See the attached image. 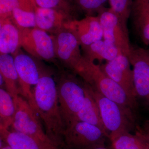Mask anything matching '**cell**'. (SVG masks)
<instances>
[{"label":"cell","mask_w":149,"mask_h":149,"mask_svg":"<svg viewBox=\"0 0 149 149\" xmlns=\"http://www.w3.org/2000/svg\"><path fill=\"white\" fill-rule=\"evenodd\" d=\"M14 100L15 115L9 129L29 135L43 142L54 144L43 129L37 112L27 100L21 95L17 96Z\"/></svg>","instance_id":"8992f818"},{"label":"cell","mask_w":149,"mask_h":149,"mask_svg":"<svg viewBox=\"0 0 149 149\" xmlns=\"http://www.w3.org/2000/svg\"><path fill=\"white\" fill-rule=\"evenodd\" d=\"M35 4L40 7L52 8L60 11L76 19L78 12L72 0H33Z\"/></svg>","instance_id":"603a6c76"},{"label":"cell","mask_w":149,"mask_h":149,"mask_svg":"<svg viewBox=\"0 0 149 149\" xmlns=\"http://www.w3.org/2000/svg\"><path fill=\"white\" fill-rule=\"evenodd\" d=\"M65 28L74 35L81 47L103 39L102 29L97 15H86L81 19L71 20Z\"/></svg>","instance_id":"4fadbf2b"},{"label":"cell","mask_w":149,"mask_h":149,"mask_svg":"<svg viewBox=\"0 0 149 149\" xmlns=\"http://www.w3.org/2000/svg\"><path fill=\"white\" fill-rule=\"evenodd\" d=\"M37 114L48 138L61 148L65 127L59 105L56 80L52 70L40 64V77L33 91Z\"/></svg>","instance_id":"6da1fadb"},{"label":"cell","mask_w":149,"mask_h":149,"mask_svg":"<svg viewBox=\"0 0 149 149\" xmlns=\"http://www.w3.org/2000/svg\"><path fill=\"white\" fill-rule=\"evenodd\" d=\"M1 148L0 149H13L8 145L5 143L3 141L1 140Z\"/></svg>","instance_id":"f1b7e54d"},{"label":"cell","mask_w":149,"mask_h":149,"mask_svg":"<svg viewBox=\"0 0 149 149\" xmlns=\"http://www.w3.org/2000/svg\"><path fill=\"white\" fill-rule=\"evenodd\" d=\"M110 9L127 24L131 15L133 0H108Z\"/></svg>","instance_id":"d4e9b609"},{"label":"cell","mask_w":149,"mask_h":149,"mask_svg":"<svg viewBox=\"0 0 149 149\" xmlns=\"http://www.w3.org/2000/svg\"><path fill=\"white\" fill-rule=\"evenodd\" d=\"M18 74L22 96L36 111L33 91L40 77V64L35 59L22 52L20 49L13 55Z\"/></svg>","instance_id":"9c48e42d"},{"label":"cell","mask_w":149,"mask_h":149,"mask_svg":"<svg viewBox=\"0 0 149 149\" xmlns=\"http://www.w3.org/2000/svg\"><path fill=\"white\" fill-rule=\"evenodd\" d=\"M11 18L19 29L37 27L35 4L33 6L15 9L13 12Z\"/></svg>","instance_id":"cb8c5ba5"},{"label":"cell","mask_w":149,"mask_h":149,"mask_svg":"<svg viewBox=\"0 0 149 149\" xmlns=\"http://www.w3.org/2000/svg\"><path fill=\"white\" fill-rule=\"evenodd\" d=\"M100 65L102 70L108 76L120 85L131 99L138 102L134 87L133 69H131L128 57L120 54L112 60Z\"/></svg>","instance_id":"7c38bea8"},{"label":"cell","mask_w":149,"mask_h":149,"mask_svg":"<svg viewBox=\"0 0 149 149\" xmlns=\"http://www.w3.org/2000/svg\"><path fill=\"white\" fill-rule=\"evenodd\" d=\"M15 105L13 97L3 88H0V128L9 129L13 122Z\"/></svg>","instance_id":"44dd1931"},{"label":"cell","mask_w":149,"mask_h":149,"mask_svg":"<svg viewBox=\"0 0 149 149\" xmlns=\"http://www.w3.org/2000/svg\"><path fill=\"white\" fill-rule=\"evenodd\" d=\"M19 29L20 47L37 59L55 63L52 35L37 27Z\"/></svg>","instance_id":"52a82bcc"},{"label":"cell","mask_w":149,"mask_h":149,"mask_svg":"<svg viewBox=\"0 0 149 149\" xmlns=\"http://www.w3.org/2000/svg\"><path fill=\"white\" fill-rule=\"evenodd\" d=\"M128 57L132 66L137 101L139 99L149 110V51L132 47Z\"/></svg>","instance_id":"30bf717a"},{"label":"cell","mask_w":149,"mask_h":149,"mask_svg":"<svg viewBox=\"0 0 149 149\" xmlns=\"http://www.w3.org/2000/svg\"><path fill=\"white\" fill-rule=\"evenodd\" d=\"M33 4L32 0H0V19L11 18L15 9L27 7Z\"/></svg>","instance_id":"4316f807"},{"label":"cell","mask_w":149,"mask_h":149,"mask_svg":"<svg viewBox=\"0 0 149 149\" xmlns=\"http://www.w3.org/2000/svg\"><path fill=\"white\" fill-rule=\"evenodd\" d=\"M81 48L83 56L94 62L96 60L100 63L103 61H110L121 54L113 43L104 39Z\"/></svg>","instance_id":"ac0fdd59"},{"label":"cell","mask_w":149,"mask_h":149,"mask_svg":"<svg viewBox=\"0 0 149 149\" xmlns=\"http://www.w3.org/2000/svg\"><path fill=\"white\" fill-rule=\"evenodd\" d=\"M1 140L13 149H61L24 133L0 128Z\"/></svg>","instance_id":"9a60e30c"},{"label":"cell","mask_w":149,"mask_h":149,"mask_svg":"<svg viewBox=\"0 0 149 149\" xmlns=\"http://www.w3.org/2000/svg\"><path fill=\"white\" fill-rule=\"evenodd\" d=\"M94 91L119 104L136 116L138 102L102 70L100 65L83 57L73 72Z\"/></svg>","instance_id":"7a4b0ae2"},{"label":"cell","mask_w":149,"mask_h":149,"mask_svg":"<svg viewBox=\"0 0 149 149\" xmlns=\"http://www.w3.org/2000/svg\"><path fill=\"white\" fill-rule=\"evenodd\" d=\"M88 86L98 106L102 121L110 141L136 129V116Z\"/></svg>","instance_id":"277c9868"},{"label":"cell","mask_w":149,"mask_h":149,"mask_svg":"<svg viewBox=\"0 0 149 149\" xmlns=\"http://www.w3.org/2000/svg\"><path fill=\"white\" fill-rule=\"evenodd\" d=\"M80 11L86 15H95L103 9L108 0H72Z\"/></svg>","instance_id":"484cf974"},{"label":"cell","mask_w":149,"mask_h":149,"mask_svg":"<svg viewBox=\"0 0 149 149\" xmlns=\"http://www.w3.org/2000/svg\"><path fill=\"white\" fill-rule=\"evenodd\" d=\"M108 139L98 127L82 121H76L65 128L61 149H90L105 145Z\"/></svg>","instance_id":"5b68a950"},{"label":"cell","mask_w":149,"mask_h":149,"mask_svg":"<svg viewBox=\"0 0 149 149\" xmlns=\"http://www.w3.org/2000/svg\"><path fill=\"white\" fill-rule=\"evenodd\" d=\"M90 149H109L107 148L105 146V145H104V146H96L93 147V148Z\"/></svg>","instance_id":"4dcf8cb0"},{"label":"cell","mask_w":149,"mask_h":149,"mask_svg":"<svg viewBox=\"0 0 149 149\" xmlns=\"http://www.w3.org/2000/svg\"><path fill=\"white\" fill-rule=\"evenodd\" d=\"M85 84V100L83 106L77 113L74 122L82 121L95 125L105 133L108 139V136L102 121L98 106L91 93L89 86L86 83Z\"/></svg>","instance_id":"ffe728a7"},{"label":"cell","mask_w":149,"mask_h":149,"mask_svg":"<svg viewBox=\"0 0 149 149\" xmlns=\"http://www.w3.org/2000/svg\"><path fill=\"white\" fill-rule=\"evenodd\" d=\"M20 30L11 18L0 19V54L14 55L20 49Z\"/></svg>","instance_id":"2e32d148"},{"label":"cell","mask_w":149,"mask_h":149,"mask_svg":"<svg viewBox=\"0 0 149 149\" xmlns=\"http://www.w3.org/2000/svg\"><path fill=\"white\" fill-rule=\"evenodd\" d=\"M73 72H62L56 80L60 110L65 128L74 122L85 100L86 84Z\"/></svg>","instance_id":"3957f363"},{"label":"cell","mask_w":149,"mask_h":149,"mask_svg":"<svg viewBox=\"0 0 149 149\" xmlns=\"http://www.w3.org/2000/svg\"><path fill=\"white\" fill-rule=\"evenodd\" d=\"M52 35L56 59L64 67L73 72L83 57L80 43L66 28Z\"/></svg>","instance_id":"8fae6325"},{"label":"cell","mask_w":149,"mask_h":149,"mask_svg":"<svg viewBox=\"0 0 149 149\" xmlns=\"http://www.w3.org/2000/svg\"><path fill=\"white\" fill-rule=\"evenodd\" d=\"M110 141L111 149H149L146 141L136 133H123Z\"/></svg>","instance_id":"7402d4cb"},{"label":"cell","mask_w":149,"mask_h":149,"mask_svg":"<svg viewBox=\"0 0 149 149\" xmlns=\"http://www.w3.org/2000/svg\"><path fill=\"white\" fill-rule=\"evenodd\" d=\"M136 133L141 136L148 143L149 146V133L143 130L139 126H137L136 128Z\"/></svg>","instance_id":"83f0119b"},{"label":"cell","mask_w":149,"mask_h":149,"mask_svg":"<svg viewBox=\"0 0 149 149\" xmlns=\"http://www.w3.org/2000/svg\"><path fill=\"white\" fill-rule=\"evenodd\" d=\"M35 13L37 27L52 35L65 28L66 24L74 19L60 11L40 7L35 4Z\"/></svg>","instance_id":"5bb4252c"},{"label":"cell","mask_w":149,"mask_h":149,"mask_svg":"<svg viewBox=\"0 0 149 149\" xmlns=\"http://www.w3.org/2000/svg\"><path fill=\"white\" fill-rule=\"evenodd\" d=\"M102 29L104 40L113 43L123 54L128 57L132 46L127 24L110 8H105L97 15Z\"/></svg>","instance_id":"ba28073f"},{"label":"cell","mask_w":149,"mask_h":149,"mask_svg":"<svg viewBox=\"0 0 149 149\" xmlns=\"http://www.w3.org/2000/svg\"><path fill=\"white\" fill-rule=\"evenodd\" d=\"M144 131L149 133V120H147L145 123L143 128H142Z\"/></svg>","instance_id":"f546056e"},{"label":"cell","mask_w":149,"mask_h":149,"mask_svg":"<svg viewBox=\"0 0 149 149\" xmlns=\"http://www.w3.org/2000/svg\"><path fill=\"white\" fill-rule=\"evenodd\" d=\"M133 26L144 45H149V0H133Z\"/></svg>","instance_id":"e0dca14e"},{"label":"cell","mask_w":149,"mask_h":149,"mask_svg":"<svg viewBox=\"0 0 149 149\" xmlns=\"http://www.w3.org/2000/svg\"><path fill=\"white\" fill-rule=\"evenodd\" d=\"M0 74L3 79L6 90L13 98L21 95L18 75L13 56L8 54H0Z\"/></svg>","instance_id":"d6986e66"}]
</instances>
